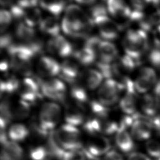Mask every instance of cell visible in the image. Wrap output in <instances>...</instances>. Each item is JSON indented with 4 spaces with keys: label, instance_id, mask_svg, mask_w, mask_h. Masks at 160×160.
<instances>
[{
    "label": "cell",
    "instance_id": "6da1fadb",
    "mask_svg": "<svg viewBox=\"0 0 160 160\" xmlns=\"http://www.w3.org/2000/svg\"><path fill=\"white\" fill-rule=\"evenodd\" d=\"M61 22V30L67 36L76 39H86L94 23L89 14L79 5L71 4L66 6Z\"/></svg>",
    "mask_w": 160,
    "mask_h": 160
},
{
    "label": "cell",
    "instance_id": "7a4b0ae2",
    "mask_svg": "<svg viewBox=\"0 0 160 160\" xmlns=\"http://www.w3.org/2000/svg\"><path fill=\"white\" fill-rule=\"evenodd\" d=\"M10 68L18 74L29 77L32 71V59L35 57L29 47L22 43H13L8 49Z\"/></svg>",
    "mask_w": 160,
    "mask_h": 160
},
{
    "label": "cell",
    "instance_id": "3957f363",
    "mask_svg": "<svg viewBox=\"0 0 160 160\" xmlns=\"http://www.w3.org/2000/svg\"><path fill=\"white\" fill-rule=\"evenodd\" d=\"M125 54L141 62L142 56L149 49V39L146 32L139 29H129L122 39Z\"/></svg>",
    "mask_w": 160,
    "mask_h": 160
},
{
    "label": "cell",
    "instance_id": "277c9868",
    "mask_svg": "<svg viewBox=\"0 0 160 160\" xmlns=\"http://www.w3.org/2000/svg\"><path fill=\"white\" fill-rule=\"evenodd\" d=\"M61 109L54 101L44 102L39 111L38 121L36 124L39 129L49 135L54 131L61 117Z\"/></svg>",
    "mask_w": 160,
    "mask_h": 160
},
{
    "label": "cell",
    "instance_id": "5b68a950",
    "mask_svg": "<svg viewBox=\"0 0 160 160\" xmlns=\"http://www.w3.org/2000/svg\"><path fill=\"white\" fill-rule=\"evenodd\" d=\"M55 139L64 150L80 149L82 146L81 136L76 126L64 124L53 132Z\"/></svg>",
    "mask_w": 160,
    "mask_h": 160
},
{
    "label": "cell",
    "instance_id": "8992f818",
    "mask_svg": "<svg viewBox=\"0 0 160 160\" xmlns=\"http://www.w3.org/2000/svg\"><path fill=\"white\" fill-rule=\"evenodd\" d=\"M124 91L122 82L115 79H107L101 84L97 91V99L103 106L109 108L120 100Z\"/></svg>",
    "mask_w": 160,
    "mask_h": 160
},
{
    "label": "cell",
    "instance_id": "52a82bcc",
    "mask_svg": "<svg viewBox=\"0 0 160 160\" xmlns=\"http://www.w3.org/2000/svg\"><path fill=\"white\" fill-rule=\"evenodd\" d=\"M124 86L123 94L119 100L121 109L126 115H132L136 112L138 96L134 81L125 76L121 81Z\"/></svg>",
    "mask_w": 160,
    "mask_h": 160
},
{
    "label": "cell",
    "instance_id": "ba28073f",
    "mask_svg": "<svg viewBox=\"0 0 160 160\" xmlns=\"http://www.w3.org/2000/svg\"><path fill=\"white\" fill-rule=\"evenodd\" d=\"M41 93L52 101H64L66 94V86L63 81L58 78H50L39 82Z\"/></svg>",
    "mask_w": 160,
    "mask_h": 160
},
{
    "label": "cell",
    "instance_id": "9c48e42d",
    "mask_svg": "<svg viewBox=\"0 0 160 160\" xmlns=\"http://www.w3.org/2000/svg\"><path fill=\"white\" fill-rule=\"evenodd\" d=\"M93 22L98 29L99 36L103 40L111 41L118 37L121 27L108 15L99 17Z\"/></svg>",
    "mask_w": 160,
    "mask_h": 160
},
{
    "label": "cell",
    "instance_id": "30bf717a",
    "mask_svg": "<svg viewBox=\"0 0 160 160\" xmlns=\"http://www.w3.org/2000/svg\"><path fill=\"white\" fill-rule=\"evenodd\" d=\"M109 139L104 135L93 134L88 139L85 148L83 149L88 157L95 158L104 156L111 151Z\"/></svg>",
    "mask_w": 160,
    "mask_h": 160
},
{
    "label": "cell",
    "instance_id": "8fae6325",
    "mask_svg": "<svg viewBox=\"0 0 160 160\" xmlns=\"http://www.w3.org/2000/svg\"><path fill=\"white\" fill-rule=\"evenodd\" d=\"M133 116L134 121L131 128L132 136L139 141L148 139L151 136L153 129L151 118L138 112L134 113Z\"/></svg>",
    "mask_w": 160,
    "mask_h": 160
},
{
    "label": "cell",
    "instance_id": "7c38bea8",
    "mask_svg": "<svg viewBox=\"0 0 160 160\" xmlns=\"http://www.w3.org/2000/svg\"><path fill=\"white\" fill-rule=\"evenodd\" d=\"M46 48L50 54L63 58H68L74 53V49L71 42L61 34L50 38Z\"/></svg>",
    "mask_w": 160,
    "mask_h": 160
},
{
    "label": "cell",
    "instance_id": "4fadbf2b",
    "mask_svg": "<svg viewBox=\"0 0 160 160\" xmlns=\"http://www.w3.org/2000/svg\"><path fill=\"white\" fill-rule=\"evenodd\" d=\"M158 82L156 71L150 67L141 68L134 81L135 88L138 93L146 94Z\"/></svg>",
    "mask_w": 160,
    "mask_h": 160
},
{
    "label": "cell",
    "instance_id": "5bb4252c",
    "mask_svg": "<svg viewBox=\"0 0 160 160\" xmlns=\"http://www.w3.org/2000/svg\"><path fill=\"white\" fill-rule=\"evenodd\" d=\"M18 92L21 99L30 104L34 102L40 95L39 83L30 77H25L21 81Z\"/></svg>",
    "mask_w": 160,
    "mask_h": 160
},
{
    "label": "cell",
    "instance_id": "9a60e30c",
    "mask_svg": "<svg viewBox=\"0 0 160 160\" xmlns=\"http://www.w3.org/2000/svg\"><path fill=\"white\" fill-rule=\"evenodd\" d=\"M106 7L108 14L113 18L124 21V24H129L132 9L124 0H108Z\"/></svg>",
    "mask_w": 160,
    "mask_h": 160
},
{
    "label": "cell",
    "instance_id": "2e32d148",
    "mask_svg": "<svg viewBox=\"0 0 160 160\" xmlns=\"http://www.w3.org/2000/svg\"><path fill=\"white\" fill-rule=\"evenodd\" d=\"M36 71L38 76L43 78H53L59 75L61 64L56 59L49 56H41L36 65Z\"/></svg>",
    "mask_w": 160,
    "mask_h": 160
},
{
    "label": "cell",
    "instance_id": "e0dca14e",
    "mask_svg": "<svg viewBox=\"0 0 160 160\" xmlns=\"http://www.w3.org/2000/svg\"><path fill=\"white\" fill-rule=\"evenodd\" d=\"M104 77L100 71L96 69H88L81 72L78 80L89 90L98 89L102 83Z\"/></svg>",
    "mask_w": 160,
    "mask_h": 160
},
{
    "label": "cell",
    "instance_id": "ac0fdd59",
    "mask_svg": "<svg viewBox=\"0 0 160 160\" xmlns=\"http://www.w3.org/2000/svg\"><path fill=\"white\" fill-rule=\"evenodd\" d=\"M79 64L76 60L66 59L61 64L59 76L61 80H64L71 84L76 82L80 74Z\"/></svg>",
    "mask_w": 160,
    "mask_h": 160
},
{
    "label": "cell",
    "instance_id": "d6986e66",
    "mask_svg": "<svg viewBox=\"0 0 160 160\" xmlns=\"http://www.w3.org/2000/svg\"><path fill=\"white\" fill-rule=\"evenodd\" d=\"M66 123L78 127L84 124L86 119L84 114V107L76 104H68L64 111Z\"/></svg>",
    "mask_w": 160,
    "mask_h": 160
},
{
    "label": "cell",
    "instance_id": "ffe728a7",
    "mask_svg": "<svg viewBox=\"0 0 160 160\" xmlns=\"http://www.w3.org/2000/svg\"><path fill=\"white\" fill-rule=\"evenodd\" d=\"M118 50L111 41L102 40L98 51V61L108 63H113L118 58Z\"/></svg>",
    "mask_w": 160,
    "mask_h": 160
},
{
    "label": "cell",
    "instance_id": "44dd1931",
    "mask_svg": "<svg viewBox=\"0 0 160 160\" xmlns=\"http://www.w3.org/2000/svg\"><path fill=\"white\" fill-rule=\"evenodd\" d=\"M2 144L1 160H20L24 158V151L17 142L8 140Z\"/></svg>",
    "mask_w": 160,
    "mask_h": 160
},
{
    "label": "cell",
    "instance_id": "7402d4cb",
    "mask_svg": "<svg viewBox=\"0 0 160 160\" xmlns=\"http://www.w3.org/2000/svg\"><path fill=\"white\" fill-rule=\"evenodd\" d=\"M141 107L145 116L153 118L160 111L159 98L154 94H144L141 99Z\"/></svg>",
    "mask_w": 160,
    "mask_h": 160
},
{
    "label": "cell",
    "instance_id": "603a6c76",
    "mask_svg": "<svg viewBox=\"0 0 160 160\" xmlns=\"http://www.w3.org/2000/svg\"><path fill=\"white\" fill-rule=\"evenodd\" d=\"M38 27L42 33L50 38L59 35L61 30V24L57 18L51 15L43 17Z\"/></svg>",
    "mask_w": 160,
    "mask_h": 160
},
{
    "label": "cell",
    "instance_id": "cb8c5ba5",
    "mask_svg": "<svg viewBox=\"0 0 160 160\" xmlns=\"http://www.w3.org/2000/svg\"><path fill=\"white\" fill-rule=\"evenodd\" d=\"M132 138L128 129L119 128L115 136L116 144L119 149L125 153H129L132 151L134 148Z\"/></svg>",
    "mask_w": 160,
    "mask_h": 160
},
{
    "label": "cell",
    "instance_id": "d4e9b609",
    "mask_svg": "<svg viewBox=\"0 0 160 160\" xmlns=\"http://www.w3.org/2000/svg\"><path fill=\"white\" fill-rule=\"evenodd\" d=\"M70 95L74 102L82 107H84L86 104H88L89 101L87 89L78 79L71 84Z\"/></svg>",
    "mask_w": 160,
    "mask_h": 160
},
{
    "label": "cell",
    "instance_id": "484cf974",
    "mask_svg": "<svg viewBox=\"0 0 160 160\" xmlns=\"http://www.w3.org/2000/svg\"><path fill=\"white\" fill-rule=\"evenodd\" d=\"M15 36L20 41L21 43L24 44H29L38 36L34 29L23 22H19L16 25Z\"/></svg>",
    "mask_w": 160,
    "mask_h": 160
},
{
    "label": "cell",
    "instance_id": "4316f807",
    "mask_svg": "<svg viewBox=\"0 0 160 160\" xmlns=\"http://www.w3.org/2000/svg\"><path fill=\"white\" fill-rule=\"evenodd\" d=\"M66 0H39V4L44 11L50 15L58 18L64 11L66 5Z\"/></svg>",
    "mask_w": 160,
    "mask_h": 160
},
{
    "label": "cell",
    "instance_id": "83f0119b",
    "mask_svg": "<svg viewBox=\"0 0 160 160\" xmlns=\"http://www.w3.org/2000/svg\"><path fill=\"white\" fill-rule=\"evenodd\" d=\"M73 55L75 60L80 65L85 66H88L94 63L98 58L96 52L84 46L74 52Z\"/></svg>",
    "mask_w": 160,
    "mask_h": 160
},
{
    "label": "cell",
    "instance_id": "f1b7e54d",
    "mask_svg": "<svg viewBox=\"0 0 160 160\" xmlns=\"http://www.w3.org/2000/svg\"><path fill=\"white\" fill-rule=\"evenodd\" d=\"M21 81L15 75L5 74L1 81V95L9 94L16 91H18Z\"/></svg>",
    "mask_w": 160,
    "mask_h": 160
},
{
    "label": "cell",
    "instance_id": "f546056e",
    "mask_svg": "<svg viewBox=\"0 0 160 160\" xmlns=\"http://www.w3.org/2000/svg\"><path fill=\"white\" fill-rule=\"evenodd\" d=\"M13 118V106L8 98H4L1 101L0 106V126L1 129L5 128L10 123Z\"/></svg>",
    "mask_w": 160,
    "mask_h": 160
},
{
    "label": "cell",
    "instance_id": "4dcf8cb0",
    "mask_svg": "<svg viewBox=\"0 0 160 160\" xmlns=\"http://www.w3.org/2000/svg\"><path fill=\"white\" fill-rule=\"evenodd\" d=\"M43 16L41 10L37 7L24 9L22 21L30 27L39 26Z\"/></svg>",
    "mask_w": 160,
    "mask_h": 160
},
{
    "label": "cell",
    "instance_id": "1f68e13d",
    "mask_svg": "<svg viewBox=\"0 0 160 160\" xmlns=\"http://www.w3.org/2000/svg\"><path fill=\"white\" fill-rule=\"evenodd\" d=\"M29 134V129L24 124L16 123L10 126L7 134L9 140L18 142L25 139Z\"/></svg>",
    "mask_w": 160,
    "mask_h": 160
},
{
    "label": "cell",
    "instance_id": "d6a6232c",
    "mask_svg": "<svg viewBox=\"0 0 160 160\" xmlns=\"http://www.w3.org/2000/svg\"><path fill=\"white\" fill-rule=\"evenodd\" d=\"M29 155L31 160H47L51 158H54L51 153L48 144L31 146L29 151Z\"/></svg>",
    "mask_w": 160,
    "mask_h": 160
},
{
    "label": "cell",
    "instance_id": "836d02e7",
    "mask_svg": "<svg viewBox=\"0 0 160 160\" xmlns=\"http://www.w3.org/2000/svg\"><path fill=\"white\" fill-rule=\"evenodd\" d=\"M31 110V104L20 99L13 106V118L17 120L25 119L29 116Z\"/></svg>",
    "mask_w": 160,
    "mask_h": 160
},
{
    "label": "cell",
    "instance_id": "e575fe53",
    "mask_svg": "<svg viewBox=\"0 0 160 160\" xmlns=\"http://www.w3.org/2000/svg\"><path fill=\"white\" fill-rule=\"evenodd\" d=\"M87 156L83 150H63L59 160H87Z\"/></svg>",
    "mask_w": 160,
    "mask_h": 160
},
{
    "label": "cell",
    "instance_id": "d590c367",
    "mask_svg": "<svg viewBox=\"0 0 160 160\" xmlns=\"http://www.w3.org/2000/svg\"><path fill=\"white\" fill-rule=\"evenodd\" d=\"M12 20L13 17L10 11L5 8L1 9L0 13V30L1 34L6 32Z\"/></svg>",
    "mask_w": 160,
    "mask_h": 160
},
{
    "label": "cell",
    "instance_id": "8d00e7d4",
    "mask_svg": "<svg viewBox=\"0 0 160 160\" xmlns=\"http://www.w3.org/2000/svg\"><path fill=\"white\" fill-rule=\"evenodd\" d=\"M108 12L107 9V7L102 4H96L92 5L90 9L89 12V16L92 19V21L94 19L103 16L108 15Z\"/></svg>",
    "mask_w": 160,
    "mask_h": 160
},
{
    "label": "cell",
    "instance_id": "74e56055",
    "mask_svg": "<svg viewBox=\"0 0 160 160\" xmlns=\"http://www.w3.org/2000/svg\"><path fill=\"white\" fill-rule=\"evenodd\" d=\"M146 149L148 154L154 158L160 157V142L154 139H150L146 142Z\"/></svg>",
    "mask_w": 160,
    "mask_h": 160
},
{
    "label": "cell",
    "instance_id": "f35d334b",
    "mask_svg": "<svg viewBox=\"0 0 160 160\" xmlns=\"http://www.w3.org/2000/svg\"><path fill=\"white\" fill-rule=\"evenodd\" d=\"M148 59L153 66L160 68V48L151 49L148 54Z\"/></svg>",
    "mask_w": 160,
    "mask_h": 160
},
{
    "label": "cell",
    "instance_id": "ab89813d",
    "mask_svg": "<svg viewBox=\"0 0 160 160\" xmlns=\"http://www.w3.org/2000/svg\"><path fill=\"white\" fill-rule=\"evenodd\" d=\"M0 45L1 49H8L12 44H13V39L10 33L4 32L1 34Z\"/></svg>",
    "mask_w": 160,
    "mask_h": 160
},
{
    "label": "cell",
    "instance_id": "60d3db41",
    "mask_svg": "<svg viewBox=\"0 0 160 160\" xmlns=\"http://www.w3.org/2000/svg\"><path fill=\"white\" fill-rule=\"evenodd\" d=\"M132 9L142 11L148 4V0H129Z\"/></svg>",
    "mask_w": 160,
    "mask_h": 160
},
{
    "label": "cell",
    "instance_id": "b9f144b4",
    "mask_svg": "<svg viewBox=\"0 0 160 160\" xmlns=\"http://www.w3.org/2000/svg\"><path fill=\"white\" fill-rule=\"evenodd\" d=\"M39 0H16V4L24 9L36 7Z\"/></svg>",
    "mask_w": 160,
    "mask_h": 160
},
{
    "label": "cell",
    "instance_id": "7bdbcfd3",
    "mask_svg": "<svg viewBox=\"0 0 160 160\" xmlns=\"http://www.w3.org/2000/svg\"><path fill=\"white\" fill-rule=\"evenodd\" d=\"M102 160H124V159L119 152L111 150L104 156Z\"/></svg>",
    "mask_w": 160,
    "mask_h": 160
},
{
    "label": "cell",
    "instance_id": "ee69618b",
    "mask_svg": "<svg viewBox=\"0 0 160 160\" xmlns=\"http://www.w3.org/2000/svg\"><path fill=\"white\" fill-rule=\"evenodd\" d=\"M151 121L153 129L160 136V111L155 116L151 118Z\"/></svg>",
    "mask_w": 160,
    "mask_h": 160
},
{
    "label": "cell",
    "instance_id": "f6af8a7d",
    "mask_svg": "<svg viewBox=\"0 0 160 160\" xmlns=\"http://www.w3.org/2000/svg\"><path fill=\"white\" fill-rule=\"evenodd\" d=\"M127 160H151L148 156L143 153L139 152H131L127 159Z\"/></svg>",
    "mask_w": 160,
    "mask_h": 160
},
{
    "label": "cell",
    "instance_id": "bcb514c9",
    "mask_svg": "<svg viewBox=\"0 0 160 160\" xmlns=\"http://www.w3.org/2000/svg\"><path fill=\"white\" fill-rule=\"evenodd\" d=\"M154 41L156 48H160V24H159L153 31Z\"/></svg>",
    "mask_w": 160,
    "mask_h": 160
},
{
    "label": "cell",
    "instance_id": "7dc6e473",
    "mask_svg": "<svg viewBox=\"0 0 160 160\" xmlns=\"http://www.w3.org/2000/svg\"><path fill=\"white\" fill-rule=\"evenodd\" d=\"M14 0H0V3L2 7L10 8L14 3Z\"/></svg>",
    "mask_w": 160,
    "mask_h": 160
},
{
    "label": "cell",
    "instance_id": "c3c4849f",
    "mask_svg": "<svg viewBox=\"0 0 160 160\" xmlns=\"http://www.w3.org/2000/svg\"><path fill=\"white\" fill-rule=\"evenodd\" d=\"M154 94L160 99V81H158L154 86Z\"/></svg>",
    "mask_w": 160,
    "mask_h": 160
},
{
    "label": "cell",
    "instance_id": "681fc988",
    "mask_svg": "<svg viewBox=\"0 0 160 160\" xmlns=\"http://www.w3.org/2000/svg\"><path fill=\"white\" fill-rule=\"evenodd\" d=\"M77 2L81 4H93L96 0H74Z\"/></svg>",
    "mask_w": 160,
    "mask_h": 160
},
{
    "label": "cell",
    "instance_id": "f907efd6",
    "mask_svg": "<svg viewBox=\"0 0 160 160\" xmlns=\"http://www.w3.org/2000/svg\"><path fill=\"white\" fill-rule=\"evenodd\" d=\"M148 4H151L154 6L160 5V0H148Z\"/></svg>",
    "mask_w": 160,
    "mask_h": 160
},
{
    "label": "cell",
    "instance_id": "816d5d0a",
    "mask_svg": "<svg viewBox=\"0 0 160 160\" xmlns=\"http://www.w3.org/2000/svg\"><path fill=\"white\" fill-rule=\"evenodd\" d=\"M87 158L89 159V160H96V158H91V157H87Z\"/></svg>",
    "mask_w": 160,
    "mask_h": 160
},
{
    "label": "cell",
    "instance_id": "f5cc1de1",
    "mask_svg": "<svg viewBox=\"0 0 160 160\" xmlns=\"http://www.w3.org/2000/svg\"><path fill=\"white\" fill-rule=\"evenodd\" d=\"M47 160H56V158H49V159H47Z\"/></svg>",
    "mask_w": 160,
    "mask_h": 160
},
{
    "label": "cell",
    "instance_id": "db71d44e",
    "mask_svg": "<svg viewBox=\"0 0 160 160\" xmlns=\"http://www.w3.org/2000/svg\"><path fill=\"white\" fill-rule=\"evenodd\" d=\"M20 160H26L24 158H23V159H20Z\"/></svg>",
    "mask_w": 160,
    "mask_h": 160
},
{
    "label": "cell",
    "instance_id": "11a10c76",
    "mask_svg": "<svg viewBox=\"0 0 160 160\" xmlns=\"http://www.w3.org/2000/svg\"><path fill=\"white\" fill-rule=\"evenodd\" d=\"M158 160H160V157L159 158H158Z\"/></svg>",
    "mask_w": 160,
    "mask_h": 160
}]
</instances>
